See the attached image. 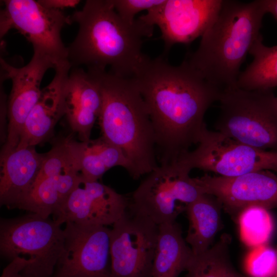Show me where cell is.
I'll use <instances>...</instances> for the list:
<instances>
[{
  "label": "cell",
  "instance_id": "6da1fadb",
  "mask_svg": "<svg viewBox=\"0 0 277 277\" xmlns=\"http://www.w3.org/2000/svg\"><path fill=\"white\" fill-rule=\"evenodd\" d=\"M166 56L149 57L131 78L149 112L160 165L177 162L199 143L205 113L221 92L185 59L173 66Z\"/></svg>",
  "mask_w": 277,
  "mask_h": 277
},
{
  "label": "cell",
  "instance_id": "7a4b0ae2",
  "mask_svg": "<svg viewBox=\"0 0 277 277\" xmlns=\"http://www.w3.org/2000/svg\"><path fill=\"white\" fill-rule=\"evenodd\" d=\"M78 31L67 47L72 68L85 66L89 70L106 71L133 78L149 57L142 52L144 37H150L154 27L138 18L130 25L116 11L113 0H87L71 16Z\"/></svg>",
  "mask_w": 277,
  "mask_h": 277
},
{
  "label": "cell",
  "instance_id": "3957f363",
  "mask_svg": "<svg viewBox=\"0 0 277 277\" xmlns=\"http://www.w3.org/2000/svg\"><path fill=\"white\" fill-rule=\"evenodd\" d=\"M265 0H223L200 45L184 58L207 81L222 91L237 87L241 66L261 35Z\"/></svg>",
  "mask_w": 277,
  "mask_h": 277
},
{
  "label": "cell",
  "instance_id": "277c9868",
  "mask_svg": "<svg viewBox=\"0 0 277 277\" xmlns=\"http://www.w3.org/2000/svg\"><path fill=\"white\" fill-rule=\"evenodd\" d=\"M102 104L98 118L102 136L123 152L134 179L159 165L154 130L143 98L131 78L98 71Z\"/></svg>",
  "mask_w": 277,
  "mask_h": 277
},
{
  "label": "cell",
  "instance_id": "5b68a950",
  "mask_svg": "<svg viewBox=\"0 0 277 277\" xmlns=\"http://www.w3.org/2000/svg\"><path fill=\"white\" fill-rule=\"evenodd\" d=\"M271 90L221 92L216 131L261 149L277 150V106Z\"/></svg>",
  "mask_w": 277,
  "mask_h": 277
},
{
  "label": "cell",
  "instance_id": "8992f818",
  "mask_svg": "<svg viewBox=\"0 0 277 277\" xmlns=\"http://www.w3.org/2000/svg\"><path fill=\"white\" fill-rule=\"evenodd\" d=\"M64 241V229L49 217L31 213L1 220V255L11 261L28 258L29 263L17 277H51Z\"/></svg>",
  "mask_w": 277,
  "mask_h": 277
},
{
  "label": "cell",
  "instance_id": "52a82bcc",
  "mask_svg": "<svg viewBox=\"0 0 277 277\" xmlns=\"http://www.w3.org/2000/svg\"><path fill=\"white\" fill-rule=\"evenodd\" d=\"M191 170L177 161L159 165L148 173L128 198V209L156 224L176 221L187 206L203 194Z\"/></svg>",
  "mask_w": 277,
  "mask_h": 277
},
{
  "label": "cell",
  "instance_id": "ba28073f",
  "mask_svg": "<svg viewBox=\"0 0 277 277\" xmlns=\"http://www.w3.org/2000/svg\"><path fill=\"white\" fill-rule=\"evenodd\" d=\"M197 144L178 160L191 170L197 168L226 177L262 170L277 173V150L255 148L207 127Z\"/></svg>",
  "mask_w": 277,
  "mask_h": 277
},
{
  "label": "cell",
  "instance_id": "9c48e42d",
  "mask_svg": "<svg viewBox=\"0 0 277 277\" xmlns=\"http://www.w3.org/2000/svg\"><path fill=\"white\" fill-rule=\"evenodd\" d=\"M1 12V38L15 29L32 45L53 59L56 65L67 60V47L61 31L72 23L71 16L62 11L46 8L38 1L6 0Z\"/></svg>",
  "mask_w": 277,
  "mask_h": 277
},
{
  "label": "cell",
  "instance_id": "30bf717a",
  "mask_svg": "<svg viewBox=\"0 0 277 277\" xmlns=\"http://www.w3.org/2000/svg\"><path fill=\"white\" fill-rule=\"evenodd\" d=\"M159 225L127 209L111 229L113 277H152Z\"/></svg>",
  "mask_w": 277,
  "mask_h": 277
},
{
  "label": "cell",
  "instance_id": "8fae6325",
  "mask_svg": "<svg viewBox=\"0 0 277 277\" xmlns=\"http://www.w3.org/2000/svg\"><path fill=\"white\" fill-rule=\"evenodd\" d=\"M63 249L51 277H113L111 229L67 222Z\"/></svg>",
  "mask_w": 277,
  "mask_h": 277
},
{
  "label": "cell",
  "instance_id": "7c38bea8",
  "mask_svg": "<svg viewBox=\"0 0 277 277\" xmlns=\"http://www.w3.org/2000/svg\"><path fill=\"white\" fill-rule=\"evenodd\" d=\"M222 3L223 0H164L138 18L159 27L165 55L174 44H189L202 36L214 20Z\"/></svg>",
  "mask_w": 277,
  "mask_h": 277
},
{
  "label": "cell",
  "instance_id": "4fadbf2b",
  "mask_svg": "<svg viewBox=\"0 0 277 277\" xmlns=\"http://www.w3.org/2000/svg\"><path fill=\"white\" fill-rule=\"evenodd\" d=\"M1 77L10 79L12 86L9 97L7 113V134L1 155L15 149L26 120L38 100L42 89V80L50 68L54 69L56 64L49 55L33 50V55L25 66L17 68L1 57Z\"/></svg>",
  "mask_w": 277,
  "mask_h": 277
},
{
  "label": "cell",
  "instance_id": "5bb4252c",
  "mask_svg": "<svg viewBox=\"0 0 277 277\" xmlns=\"http://www.w3.org/2000/svg\"><path fill=\"white\" fill-rule=\"evenodd\" d=\"M194 180L203 193L216 197L232 216L250 206L277 208V176L269 170L232 177L206 174Z\"/></svg>",
  "mask_w": 277,
  "mask_h": 277
},
{
  "label": "cell",
  "instance_id": "9a60e30c",
  "mask_svg": "<svg viewBox=\"0 0 277 277\" xmlns=\"http://www.w3.org/2000/svg\"><path fill=\"white\" fill-rule=\"evenodd\" d=\"M128 197L98 181H83L61 208L53 221L93 226L113 225L126 212Z\"/></svg>",
  "mask_w": 277,
  "mask_h": 277
},
{
  "label": "cell",
  "instance_id": "2e32d148",
  "mask_svg": "<svg viewBox=\"0 0 277 277\" xmlns=\"http://www.w3.org/2000/svg\"><path fill=\"white\" fill-rule=\"evenodd\" d=\"M72 66L68 60L57 64L51 82L43 89L24 124L16 148L35 147L53 131L65 115L66 90Z\"/></svg>",
  "mask_w": 277,
  "mask_h": 277
},
{
  "label": "cell",
  "instance_id": "e0dca14e",
  "mask_svg": "<svg viewBox=\"0 0 277 277\" xmlns=\"http://www.w3.org/2000/svg\"><path fill=\"white\" fill-rule=\"evenodd\" d=\"M102 104L98 71H85L72 68L68 81L65 101V116L82 142L90 139Z\"/></svg>",
  "mask_w": 277,
  "mask_h": 277
},
{
  "label": "cell",
  "instance_id": "ac0fdd59",
  "mask_svg": "<svg viewBox=\"0 0 277 277\" xmlns=\"http://www.w3.org/2000/svg\"><path fill=\"white\" fill-rule=\"evenodd\" d=\"M45 154L35 147L15 148L1 156L0 204L16 208L28 194L42 168Z\"/></svg>",
  "mask_w": 277,
  "mask_h": 277
},
{
  "label": "cell",
  "instance_id": "d6986e66",
  "mask_svg": "<svg viewBox=\"0 0 277 277\" xmlns=\"http://www.w3.org/2000/svg\"><path fill=\"white\" fill-rule=\"evenodd\" d=\"M221 202L213 195L203 193L186 207L189 228L185 240L195 255L211 247L221 229Z\"/></svg>",
  "mask_w": 277,
  "mask_h": 277
},
{
  "label": "cell",
  "instance_id": "ffe728a7",
  "mask_svg": "<svg viewBox=\"0 0 277 277\" xmlns=\"http://www.w3.org/2000/svg\"><path fill=\"white\" fill-rule=\"evenodd\" d=\"M175 221L159 225L152 277H178L186 270L193 252Z\"/></svg>",
  "mask_w": 277,
  "mask_h": 277
},
{
  "label": "cell",
  "instance_id": "44dd1931",
  "mask_svg": "<svg viewBox=\"0 0 277 277\" xmlns=\"http://www.w3.org/2000/svg\"><path fill=\"white\" fill-rule=\"evenodd\" d=\"M77 169L83 181H98L110 168L121 166L128 172L130 165L123 152L102 136L78 142Z\"/></svg>",
  "mask_w": 277,
  "mask_h": 277
},
{
  "label": "cell",
  "instance_id": "7402d4cb",
  "mask_svg": "<svg viewBox=\"0 0 277 277\" xmlns=\"http://www.w3.org/2000/svg\"><path fill=\"white\" fill-rule=\"evenodd\" d=\"M249 54L253 56V61L240 73L237 87L248 91L269 90L277 87V45L265 46L261 35Z\"/></svg>",
  "mask_w": 277,
  "mask_h": 277
},
{
  "label": "cell",
  "instance_id": "603a6c76",
  "mask_svg": "<svg viewBox=\"0 0 277 277\" xmlns=\"http://www.w3.org/2000/svg\"><path fill=\"white\" fill-rule=\"evenodd\" d=\"M63 172L34 184L16 208L27 210L45 219L53 214L71 193Z\"/></svg>",
  "mask_w": 277,
  "mask_h": 277
},
{
  "label": "cell",
  "instance_id": "cb8c5ba5",
  "mask_svg": "<svg viewBox=\"0 0 277 277\" xmlns=\"http://www.w3.org/2000/svg\"><path fill=\"white\" fill-rule=\"evenodd\" d=\"M231 237L223 234L218 242L205 252L193 254L185 277H247L233 267L230 257Z\"/></svg>",
  "mask_w": 277,
  "mask_h": 277
},
{
  "label": "cell",
  "instance_id": "d4e9b609",
  "mask_svg": "<svg viewBox=\"0 0 277 277\" xmlns=\"http://www.w3.org/2000/svg\"><path fill=\"white\" fill-rule=\"evenodd\" d=\"M241 238L252 248L267 244L273 231L274 224L268 209L253 206L244 209L238 216Z\"/></svg>",
  "mask_w": 277,
  "mask_h": 277
},
{
  "label": "cell",
  "instance_id": "484cf974",
  "mask_svg": "<svg viewBox=\"0 0 277 277\" xmlns=\"http://www.w3.org/2000/svg\"><path fill=\"white\" fill-rule=\"evenodd\" d=\"M247 277H274L277 271V250L267 244L252 248L244 262Z\"/></svg>",
  "mask_w": 277,
  "mask_h": 277
},
{
  "label": "cell",
  "instance_id": "4316f807",
  "mask_svg": "<svg viewBox=\"0 0 277 277\" xmlns=\"http://www.w3.org/2000/svg\"><path fill=\"white\" fill-rule=\"evenodd\" d=\"M115 9L126 23L133 24L135 16L143 10L147 11L163 2L164 0H113Z\"/></svg>",
  "mask_w": 277,
  "mask_h": 277
},
{
  "label": "cell",
  "instance_id": "83f0119b",
  "mask_svg": "<svg viewBox=\"0 0 277 277\" xmlns=\"http://www.w3.org/2000/svg\"><path fill=\"white\" fill-rule=\"evenodd\" d=\"M28 263L26 258H15L5 268L1 277H17Z\"/></svg>",
  "mask_w": 277,
  "mask_h": 277
},
{
  "label": "cell",
  "instance_id": "f1b7e54d",
  "mask_svg": "<svg viewBox=\"0 0 277 277\" xmlns=\"http://www.w3.org/2000/svg\"><path fill=\"white\" fill-rule=\"evenodd\" d=\"M43 6L52 9L61 10L69 8H74L80 3L79 0H39Z\"/></svg>",
  "mask_w": 277,
  "mask_h": 277
},
{
  "label": "cell",
  "instance_id": "f546056e",
  "mask_svg": "<svg viewBox=\"0 0 277 277\" xmlns=\"http://www.w3.org/2000/svg\"><path fill=\"white\" fill-rule=\"evenodd\" d=\"M267 13H270L277 20V0H265Z\"/></svg>",
  "mask_w": 277,
  "mask_h": 277
},
{
  "label": "cell",
  "instance_id": "4dcf8cb0",
  "mask_svg": "<svg viewBox=\"0 0 277 277\" xmlns=\"http://www.w3.org/2000/svg\"><path fill=\"white\" fill-rule=\"evenodd\" d=\"M275 102L276 105L277 106V96H275Z\"/></svg>",
  "mask_w": 277,
  "mask_h": 277
},
{
  "label": "cell",
  "instance_id": "1f68e13d",
  "mask_svg": "<svg viewBox=\"0 0 277 277\" xmlns=\"http://www.w3.org/2000/svg\"><path fill=\"white\" fill-rule=\"evenodd\" d=\"M274 277H277V271H276V274H275Z\"/></svg>",
  "mask_w": 277,
  "mask_h": 277
}]
</instances>
